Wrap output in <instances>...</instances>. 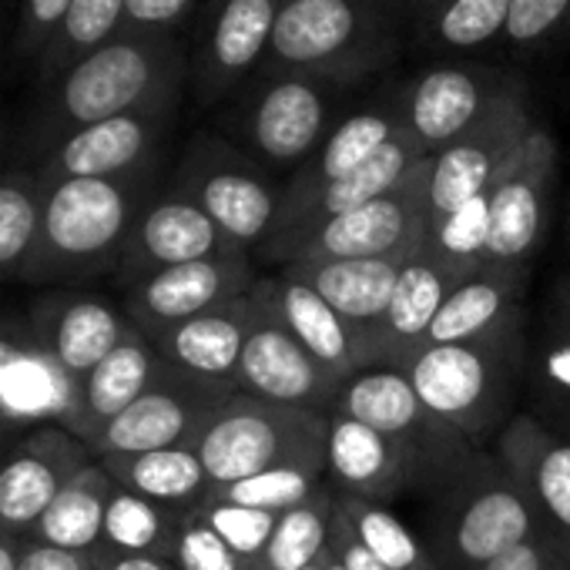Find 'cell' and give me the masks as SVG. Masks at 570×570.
Wrapping results in <instances>:
<instances>
[{
  "label": "cell",
  "mask_w": 570,
  "mask_h": 570,
  "mask_svg": "<svg viewBox=\"0 0 570 570\" xmlns=\"http://www.w3.org/2000/svg\"><path fill=\"white\" fill-rule=\"evenodd\" d=\"M523 296H527V272L507 268H480L463 278L450 299L440 306L423 346H446L497 336L523 326Z\"/></svg>",
  "instance_id": "83f0119b"
},
{
  "label": "cell",
  "mask_w": 570,
  "mask_h": 570,
  "mask_svg": "<svg viewBox=\"0 0 570 570\" xmlns=\"http://www.w3.org/2000/svg\"><path fill=\"white\" fill-rule=\"evenodd\" d=\"M68 8H71V0H24L21 24H18V48L24 58L38 61L45 55Z\"/></svg>",
  "instance_id": "7dc6e473"
},
{
  "label": "cell",
  "mask_w": 570,
  "mask_h": 570,
  "mask_svg": "<svg viewBox=\"0 0 570 570\" xmlns=\"http://www.w3.org/2000/svg\"><path fill=\"white\" fill-rule=\"evenodd\" d=\"M560 31H570V0H510L503 41L513 48H540Z\"/></svg>",
  "instance_id": "f6af8a7d"
},
{
  "label": "cell",
  "mask_w": 570,
  "mask_h": 570,
  "mask_svg": "<svg viewBox=\"0 0 570 570\" xmlns=\"http://www.w3.org/2000/svg\"><path fill=\"white\" fill-rule=\"evenodd\" d=\"M326 480L343 497L386 507L403 493L426 490L420 466L393 440L343 413H330Z\"/></svg>",
  "instance_id": "d4e9b609"
},
{
  "label": "cell",
  "mask_w": 570,
  "mask_h": 570,
  "mask_svg": "<svg viewBox=\"0 0 570 570\" xmlns=\"http://www.w3.org/2000/svg\"><path fill=\"white\" fill-rule=\"evenodd\" d=\"M165 363L158 356V350L148 343V336H141L138 330L128 333V340L108 353L78 386V400H75V423L71 433L81 436L88 446L91 440L115 420L121 416L158 376H161Z\"/></svg>",
  "instance_id": "f1b7e54d"
},
{
  "label": "cell",
  "mask_w": 570,
  "mask_h": 570,
  "mask_svg": "<svg viewBox=\"0 0 570 570\" xmlns=\"http://www.w3.org/2000/svg\"><path fill=\"white\" fill-rule=\"evenodd\" d=\"M245 563H252L262 547L268 543L275 523L282 513H268V510H252V507H235V503H225L218 497L208 493V500L195 510Z\"/></svg>",
  "instance_id": "7bdbcfd3"
},
{
  "label": "cell",
  "mask_w": 570,
  "mask_h": 570,
  "mask_svg": "<svg viewBox=\"0 0 570 570\" xmlns=\"http://www.w3.org/2000/svg\"><path fill=\"white\" fill-rule=\"evenodd\" d=\"M115 480L95 456L41 513V520L31 527L28 540L61 547V550H85L95 553L101 547L105 533V513L111 500Z\"/></svg>",
  "instance_id": "d6a6232c"
},
{
  "label": "cell",
  "mask_w": 570,
  "mask_h": 570,
  "mask_svg": "<svg viewBox=\"0 0 570 570\" xmlns=\"http://www.w3.org/2000/svg\"><path fill=\"white\" fill-rule=\"evenodd\" d=\"M547 563H550V547L533 533L530 540L517 543L503 557L490 560L483 570H547Z\"/></svg>",
  "instance_id": "816d5d0a"
},
{
  "label": "cell",
  "mask_w": 570,
  "mask_h": 570,
  "mask_svg": "<svg viewBox=\"0 0 570 570\" xmlns=\"http://www.w3.org/2000/svg\"><path fill=\"white\" fill-rule=\"evenodd\" d=\"M24 547H28V537L0 530V570H18L21 557H24Z\"/></svg>",
  "instance_id": "11a10c76"
},
{
  "label": "cell",
  "mask_w": 570,
  "mask_h": 570,
  "mask_svg": "<svg viewBox=\"0 0 570 570\" xmlns=\"http://www.w3.org/2000/svg\"><path fill=\"white\" fill-rule=\"evenodd\" d=\"M171 188L188 195L232 242L255 255L275 225L285 181L218 131H198L181 151Z\"/></svg>",
  "instance_id": "ba28073f"
},
{
  "label": "cell",
  "mask_w": 570,
  "mask_h": 570,
  "mask_svg": "<svg viewBox=\"0 0 570 570\" xmlns=\"http://www.w3.org/2000/svg\"><path fill=\"white\" fill-rule=\"evenodd\" d=\"M567 238H570V212H567Z\"/></svg>",
  "instance_id": "6125c7cd"
},
{
  "label": "cell",
  "mask_w": 570,
  "mask_h": 570,
  "mask_svg": "<svg viewBox=\"0 0 570 570\" xmlns=\"http://www.w3.org/2000/svg\"><path fill=\"white\" fill-rule=\"evenodd\" d=\"M540 323H550L563 333H570V268H563L547 289L543 309H540Z\"/></svg>",
  "instance_id": "f5cc1de1"
},
{
  "label": "cell",
  "mask_w": 570,
  "mask_h": 570,
  "mask_svg": "<svg viewBox=\"0 0 570 570\" xmlns=\"http://www.w3.org/2000/svg\"><path fill=\"white\" fill-rule=\"evenodd\" d=\"M330 413L353 416L393 440L420 466L426 493H433V487L476 450L423 406L413 383L396 366H370L350 376L340 386Z\"/></svg>",
  "instance_id": "9c48e42d"
},
{
  "label": "cell",
  "mask_w": 570,
  "mask_h": 570,
  "mask_svg": "<svg viewBox=\"0 0 570 570\" xmlns=\"http://www.w3.org/2000/svg\"><path fill=\"white\" fill-rule=\"evenodd\" d=\"M258 282L252 255L232 258H202L155 272L125 289V313L131 326L155 340L158 333L181 326L195 316L222 309L235 299H245Z\"/></svg>",
  "instance_id": "9a60e30c"
},
{
  "label": "cell",
  "mask_w": 570,
  "mask_h": 570,
  "mask_svg": "<svg viewBox=\"0 0 570 570\" xmlns=\"http://www.w3.org/2000/svg\"><path fill=\"white\" fill-rule=\"evenodd\" d=\"M396 370L440 423L483 450L517 416L527 380V326L466 343L420 346Z\"/></svg>",
  "instance_id": "7a4b0ae2"
},
{
  "label": "cell",
  "mask_w": 570,
  "mask_h": 570,
  "mask_svg": "<svg viewBox=\"0 0 570 570\" xmlns=\"http://www.w3.org/2000/svg\"><path fill=\"white\" fill-rule=\"evenodd\" d=\"M423 245L463 275H476L480 268H487V195L430 225Z\"/></svg>",
  "instance_id": "b9f144b4"
},
{
  "label": "cell",
  "mask_w": 570,
  "mask_h": 570,
  "mask_svg": "<svg viewBox=\"0 0 570 570\" xmlns=\"http://www.w3.org/2000/svg\"><path fill=\"white\" fill-rule=\"evenodd\" d=\"M41 185L45 212L28 282L65 285L118 272L128 235L155 195V171Z\"/></svg>",
  "instance_id": "3957f363"
},
{
  "label": "cell",
  "mask_w": 570,
  "mask_h": 570,
  "mask_svg": "<svg viewBox=\"0 0 570 570\" xmlns=\"http://www.w3.org/2000/svg\"><path fill=\"white\" fill-rule=\"evenodd\" d=\"M493 453L523 490L533 533L550 553L570 563V436L550 433L530 413H517L500 433Z\"/></svg>",
  "instance_id": "e0dca14e"
},
{
  "label": "cell",
  "mask_w": 570,
  "mask_h": 570,
  "mask_svg": "<svg viewBox=\"0 0 570 570\" xmlns=\"http://www.w3.org/2000/svg\"><path fill=\"white\" fill-rule=\"evenodd\" d=\"M45 212V185L38 171H0V282H28Z\"/></svg>",
  "instance_id": "836d02e7"
},
{
  "label": "cell",
  "mask_w": 570,
  "mask_h": 570,
  "mask_svg": "<svg viewBox=\"0 0 570 570\" xmlns=\"http://www.w3.org/2000/svg\"><path fill=\"white\" fill-rule=\"evenodd\" d=\"M423 158V148L406 135L400 131L376 158H370L363 168H356L353 175L306 195V198H293V202H282L278 205V215H275V225L268 232V238L258 245L255 258L265 262V265H289L296 258V252L323 228L330 225L333 218L393 191Z\"/></svg>",
  "instance_id": "5bb4252c"
},
{
  "label": "cell",
  "mask_w": 570,
  "mask_h": 570,
  "mask_svg": "<svg viewBox=\"0 0 570 570\" xmlns=\"http://www.w3.org/2000/svg\"><path fill=\"white\" fill-rule=\"evenodd\" d=\"M336 510L350 520L356 537L386 570H440L423 533L406 527L393 507L336 493Z\"/></svg>",
  "instance_id": "f35d334b"
},
{
  "label": "cell",
  "mask_w": 570,
  "mask_h": 570,
  "mask_svg": "<svg viewBox=\"0 0 570 570\" xmlns=\"http://www.w3.org/2000/svg\"><path fill=\"white\" fill-rule=\"evenodd\" d=\"M510 0H446L420 18V38L433 51H473L503 38Z\"/></svg>",
  "instance_id": "ab89813d"
},
{
  "label": "cell",
  "mask_w": 570,
  "mask_h": 570,
  "mask_svg": "<svg viewBox=\"0 0 570 570\" xmlns=\"http://www.w3.org/2000/svg\"><path fill=\"white\" fill-rule=\"evenodd\" d=\"M95 460L65 423L31 430L0 460V530L28 537L55 497Z\"/></svg>",
  "instance_id": "44dd1931"
},
{
  "label": "cell",
  "mask_w": 570,
  "mask_h": 570,
  "mask_svg": "<svg viewBox=\"0 0 570 570\" xmlns=\"http://www.w3.org/2000/svg\"><path fill=\"white\" fill-rule=\"evenodd\" d=\"M326 433L330 413L235 393L212 413L191 450L215 490L296 460H326Z\"/></svg>",
  "instance_id": "52a82bcc"
},
{
  "label": "cell",
  "mask_w": 570,
  "mask_h": 570,
  "mask_svg": "<svg viewBox=\"0 0 570 570\" xmlns=\"http://www.w3.org/2000/svg\"><path fill=\"white\" fill-rule=\"evenodd\" d=\"M252 296L340 383L373 366L366 330L343 320L323 296H316L296 275L282 268H275L272 275H258V282L252 285Z\"/></svg>",
  "instance_id": "cb8c5ba5"
},
{
  "label": "cell",
  "mask_w": 570,
  "mask_h": 570,
  "mask_svg": "<svg viewBox=\"0 0 570 570\" xmlns=\"http://www.w3.org/2000/svg\"><path fill=\"white\" fill-rule=\"evenodd\" d=\"M523 390L550 433L570 436V333L540 323L527 336V380Z\"/></svg>",
  "instance_id": "d590c367"
},
{
  "label": "cell",
  "mask_w": 570,
  "mask_h": 570,
  "mask_svg": "<svg viewBox=\"0 0 570 570\" xmlns=\"http://www.w3.org/2000/svg\"><path fill=\"white\" fill-rule=\"evenodd\" d=\"M232 255H252L238 242H232L188 195L178 188L155 191L151 202L141 208L121 265H118V282L135 285L155 272L202 262V258H232Z\"/></svg>",
  "instance_id": "ac0fdd59"
},
{
  "label": "cell",
  "mask_w": 570,
  "mask_h": 570,
  "mask_svg": "<svg viewBox=\"0 0 570 570\" xmlns=\"http://www.w3.org/2000/svg\"><path fill=\"white\" fill-rule=\"evenodd\" d=\"M330 550L336 553V560L346 567V570H386L370 550L366 543L356 537V530L350 527V520L333 510V527H330Z\"/></svg>",
  "instance_id": "681fc988"
},
{
  "label": "cell",
  "mask_w": 570,
  "mask_h": 570,
  "mask_svg": "<svg viewBox=\"0 0 570 570\" xmlns=\"http://www.w3.org/2000/svg\"><path fill=\"white\" fill-rule=\"evenodd\" d=\"M45 360H48V353L38 343L28 320L0 316V410H4V396L11 390V380L18 373L31 370V363H45Z\"/></svg>",
  "instance_id": "bcb514c9"
},
{
  "label": "cell",
  "mask_w": 570,
  "mask_h": 570,
  "mask_svg": "<svg viewBox=\"0 0 570 570\" xmlns=\"http://www.w3.org/2000/svg\"><path fill=\"white\" fill-rule=\"evenodd\" d=\"M306 570H330V547H326V553H323L320 560H313V563H309Z\"/></svg>",
  "instance_id": "680465c9"
},
{
  "label": "cell",
  "mask_w": 570,
  "mask_h": 570,
  "mask_svg": "<svg viewBox=\"0 0 570 570\" xmlns=\"http://www.w3.org/2000/svg\"><path fill=\"white\" fill-rule=\"evenodd\" d=\"M252 306H255V320L238 363V393L268 403L330 413L343 383L285 333L278 320L255 296Z\"/></svg>",
  "instance_id": "603a6c76"
},
{
  "label": "cell",
  "mask_w": 570,
  "mask_h": 570,
  "mask_svg": "<svg viewBox=\"0 0 570 570\" xmlns=\"http://www.w3.org/2000/svg\"><path fill=\"white\" fill-rule=\"evenodd\" d=\"M98 460L118 487L138 497H148L161 507L181 510V513L198 510L212 493V480L191 446L118 453V456H98Z\"/></svg>",
  "instance_id": "1f68e13d"
},
{
  "label": "cell",
  "mask_w": 570,
  "mask_h": 570,
  "mask_svg": "<svg viewBox=\"0 0 570 570\" xmlns=\"http://www.w3.org/2000/svg\"><path fill=\"white\" fill-rule=\"evenodd\" d=\"M21 436H18V426H14V420L0 410V460H4L11 450H14V443H18Z\"/></svg>",
  "instance_id": "6f0895ef"
},
{
  "label": "cell",
  "mask_w": 570,
  "mask_h": 570,
  "mask_svg": "<svg viewBox=\"0 0 570 570\" xmlns=\"http://www.w3.org/2000/svg\"><path fill=\"white\" fill-rule=\"evenodd\" d=\"M18 570H98V553L61 550V547H48V543L28 540Z\"/></svg>",
  "instance_id": "f907efd6"
},
{
  "label": "cell",
  "mask_w": 570,
  "mask_h": 570,
  "mask_svg": "<svg viewBox=\"0 0 570 570\" xmlns=\"http://www.w3.org/2000/svg\"><path fill=\"white\" fill-rule=\"evenodd\" d=\"M188 78L191 55L178 35L125 28L48 85L35 135L51 151L78 128L145 108H178Z\"/></svg>",
  "instance_id": "6da1fadb"
},
{
  "label": "cell",
  "mask_w": 570,
  "mask_h": 570,
  "mask_svg": "<svg viewBox=\"0 0 570 570\" xmlns=\"http://www.w3.org/2000/svg\"><path fill=\"white\" fill-rule=\"evenodd\" d=\"M98 570H178L171 557H151V553H111L95 550Z\"/></svg>",
  "instance_id": "db71d44e"
},
{
  "label": "cell",
  "mask_w": 570,
  "mask_h": 570,
  "mask_svg": "<svg viewBox=\"0 0 570 570\" xmlns=\"http://www.w3.org/2000/svg\"><path fill=\"white\" fill-rule=\"evenodd\" d=\"M125 8H128V0H71V8L61 18L55 38L48 41L45 55L35 61L38 78L45 85H51L68 68H75L91 51H98L115 35H121L125 31Z\"/></svg>",
  "instance_id": "74e56055"
},
{
  "label": "cell",
  "mask_w": 570,
  "mask_h": 570,
  "mask_svg": "<svg viewBox=\"0 0 570 570\" xmlns=\"http://www.w3.org/2000/svg\"><path fill=\"white\" fill-rule=\"evenodd\" d=\"M252 320H255V306H252V296H245L222 309L195 316L181 326H171L148 343L158 350L161 363L175 370L178 376L202 383L222 396H235L238 363H242Z\"/></svg>",
  "instance_id": "4316f807"
},
{
  "label": "cell",
  "mask_w": 570,
  "mask_h": 570,
  "mask_svg": "<svg viewBox=\"0 0 570 570\" xmlns=\"http://www.w3.org/2000/svg\"><path fill=\"white\" fill-rule=\"evenodd\" d=\"M336 510V490L323 483L309 500L285 510L248 570H306L330 547V527Z\"/></svg>",
  "instance_id": "e575fe53"
},
{
  "label": "cell",
  "mask_w": 570,
  "mask_h": 570,
  "mask_svg": "<svg viewBox=\"0 0 570 570\" xmlns=\"http://www.w3.org/2000/svg\"><path fill=\"white\" fill-rule=\"evenodd\" d=\"M330 570H346V567H343V563L336 560V553H333V550H330Z\"/></svg>",
  "instance_id": "94428289"
},
{
  "label": "cell",
  "mask_w": 570,
  "mask_h": 570,
  "mask_svg": "<svg viewBox=\"0 0 570 570\" xmlns=\"http://www.w3.org/2000/svg\"><path fill=\"white\" fill-rule=\"evenodd\" d=\"M326 480V460H296L255 476H245L228 487H215L212 497L235 503V507H252V510H268V513H285L309 500Z\"/></svg>",
  "instance_id": "60d3db41"
},
{
  "label": "cell",
  "mask_w": 570,
  "mask_h": 570,
  "mask_svg": "<svg viewBox=\"0 0 570 570\" xmlns=\"http://www.w3.org/2000/svg\"><path fill=\"white\" fill-rule=\"evenodd\" d=\"M282 0H208L191 48V98L225 105L258 71Z\"/></svg>",
  "instance_id": "7c38bea8"
},
{
  "label": "cell",
  "mask_w": 570,
  "mask_h": 570,
  "mask_svg": "<svg viewBox=\"0 0 570 570\" xmlns=\"http://www.w3.org/2000/svg\"><path fill=\"white\" fill-rule=\"evenodd\" d=\"M510 78V71L493 65L426 68L410 81L403 98H396L403 131L423 148V155H436L490 111Z\"/></svg>",
  "instance_id": "d6986e66"
},
{
  "label": "cell",
  "mask_w": 570,
  "mask_h": 570,
  "mask_svg": "<svg viewBox=\"0 0 570 570\" xmlns=\"http://www.w3.org/2000/svg\"><path fill=\"white\" fill-rule=\"evenodd\" d=\"M393 58L396 31L383 0H282L255 75H306L353 88Z\"/></svg>",
  "instance_id": "277c9868"
},
{
  "label": "cell",
  "mask_w": 570,
  "mask_h": 570,
  "mask_svg": "<svg viewBox=\"0 0 570 570\" xmlns=\"http://www.w3.org/2000/svg\"><path fill=\"white\" fill-rule=\"evenodd\" d=\"M463 278L470 275L456 272L436 252L420 245L400 268L386 313L373 330H366L373 366H400L403 360H410L423 346L440 306Z\"/></svg>",
  "instance_id": "484cf974"
},
{
  "label": "cell",
  "mask_w": 570,
  "mask_h": 570,
  "mask_svg": "<svg viewBox=\"0 0 570 570\" xmlns=\"http://www.w3.org/2000/svg\"><path fill=\"white\" fill-rule=\"evenodd\" d=\"M350 88L306 75L252 78L218 115V135L262 168L296 171L340 125L336 108Z\"/></svg>",
  "instance_id": "8992f818"
},
{
  "label": "cell",
  "mask_w": 570,
  "mask_h": 570,
  "mask_svg": "<svg viewBox=\"0 0 570 570\" xmlns=\"http://www.w3.org/2000/svg\"><path fill=\"white\" fill-rule=\"evenodd\" d=\"M195 4H198V0H128L125 28L178 35L185 28V21L191 18Z\"/></svg>",
  "instance_id": "c3c4849f"
},
{
  "label": "cell",
  "mask_w": 570,
  "mask_h": 570,
  "mask_svg": "<svg viewBox=\"0 0 570 570\" xmlns=\"http://www.w3.org/2000/svg\"><path fill=\"white\" fill-rule=\"evenodd\" d=\"M406 258H343V262H289L282 272L306 282L343 320L373 330L386 313Z\"/></svg>",
  "instance_id": "4dcf8cb0"
},
{
  "label": "cell",
  "mask_w": 570,
  "mask_h": 570,
  "mask_svg": "<svg viewBox=\"0 0 570 570\" xmlns=\"http://www.w3.org/2000/svg\"><path fill=\"white\" fill-rule=\"evenodd\" d=\"M175 115L178 108H145L78 128L45 155L38 178H128L155 171Z\"/></svg>",
  "instance_id": "2e32d148"
},
{
  "label": "cell",
  "mask_w": 570,
  "mask_h": 570,
  "mask_svg": "<svg viewBox=\"0 0 570 570\" xmlns=\"http://www.w3.org/2000/svg\"><path fill=\"white\" fill-rule=\"evenodd\" d=\"M28 323L38 343L45 346L48 360L75 386H81V380L108 353H115L135 330L125 306L111 303L108 296L71 293V289H55L38 296L28 309Z\"/></svg>",
  "instance_id": "7402d4cb"
},
{
  "label": "cell",
  "mask_w": 570,
  "mask_h": 570,
  "mask_svg": "<svg viewBox=\"0 0 570 570\" xmlns=\"http://www.w3.org/2000/svg\"><path fill=\"white\" fill-rule=\"evenodd\" d=\"M225 400L228 396L202 383H191L165 366L161 376L91 440V453L118 456V453L195 446L198 433Z\"/></svg>",
  "instance_id": "ffe728a7"
},
{
  "label": "cell",
  "mask_w": 570,
  "mask_h": 570,
  "mask_svg": "<svg viewBox=\"0 0 570 570\" xmlns=\"http://www.w3.org/2000/svg\"><path fill=\"white\" fill-rule=\"evenodd\" d=\"M547 570H570V563H567V560H560L557 553H550V563H547Z\"/></svg>",
  "instance_id": "91938a15"
},
{
  "label": "cell",
  "mask_w": 570,
  "mask_h": 570,
  "mask_svg": "<svg viewBox=\"0 0 570 570\" xmlns=\"http://www.w3.org/2000/svg\"><path fill=\"white\" fill-rule=\"evenodd\" d=\"M400 131H403L400 101L363 108V111L343 118L330 131V138L313 151V158L306 165H299L289 178H285L282 202L306 198V195H313V191H320V188L353 175L370 158H376Z\"/></svg>",
  "instance_id": "f546056e"
},
{
  "label": "cell",
  "mask_w": 570,
  "mask_h": 570,
  "mask_svg": "<svg viewBox=\"0 0 570 570\" xmlns=\"http://www.w3.org/2000/svg\"><path fill=\"white\" fill-rule=\"evenodd\" d=\"M383 4L390 8V14H396V11H410V14L423 18V14H430L433 8L446 4V0H383Z\"/></svg>",
  "instance_id": "9f6ffc18"
},
{
  "label": "cell",
  "mask_w": 570,
  "mask_h": 570,
  "mask_svg": "<svg viewBox=\"0 0 570 570\" xmlns=\"http://www.w3.org/2000/svg\"><path fill=\"white\" fill-rule=\"evenodd\" d=\"M426 171L430 158H423L393 191L323 225L293 262L410 258L426 238Z\"/></svg>",
  "instance_id": "4fadbf2b"
},
{
  "label": "cell",
  "mask_w": 570,
  "mask_h": 570,
  "mask_svg": "<svg viewBox=\"0 0 570 570\" xmlns=\"http://www.w3.org/2000/svg\"><path fill=\"white\" fill-rule=\"evenodd\" d=\"M178 570H248V563L191 510L185 513L171 553Z\"/></svg>",
  "instance_id": "ee69618b"
},
{
  "label": "cell",
  "mask_w": 570,
  "mask_h": 570,
  "mask_svg": "<svg viewBox=\"0 0 570 570\" xmlns=\"http://www.w3.org/2000/svg\"><path fill=\"white\" fill-rule=\"evenodd\" d=\"M533 121L537 118L530 115L527 81L513 75L510 85L500 91V98L473 128H466L443 151L430 155L426 228L460 212L466 202L487 195V188L497 181V175L507 168V161L533 128Z\"/></svg>",
  "instance_id": "30bf717a"
},
{
  "label": "cell",
  "mask_w": 570,
  "mask_h": 570,
  "mask_svg": "<svg viewBox=\"0 0 570 570\" xmlns=\"http://www.w3.org/2000/svg\"><path fill=\"white\" fill-rule=\"evenodd\" d=\"M530 537V503L497 453L473 450L430 493L423 540L440 570H483Z\"/></svg>",
  "instance_id": "5b68a950"
},
{
  "label": "cell",
  "mask_w": 570,
  "mask_h": 570,
  "mask_svg": "<svg viewBox=\"0 0 570 570\" xmlns=\"http://www.w3.org/2000/svg\"><path fill=\"white\" fill-rule=\"evenodd\" d=\"M557 141L533 121L507 168L487 188V265L527 272L537 255L557 185Z\"/></svg>",
  "instance_id": "8fae6325"
},
{
  "label": "cell",
  "mask_w": 570,
  "mask_h": 570,
  "mask_svg": "<svg viewBox=\"0 0 570 570\" xmlns=\"http://www.w3.org/2000/svg\"><path fill=\"white\" fill-rule=\"evenodd\" d=\"M181 520H185L181 510L161 507V503H155L148 497H138V493H131V490L115 483L98 550L171 557Z\"/></svg>",
  "instance_id": "8d00e7d4"
}]
</instances>
